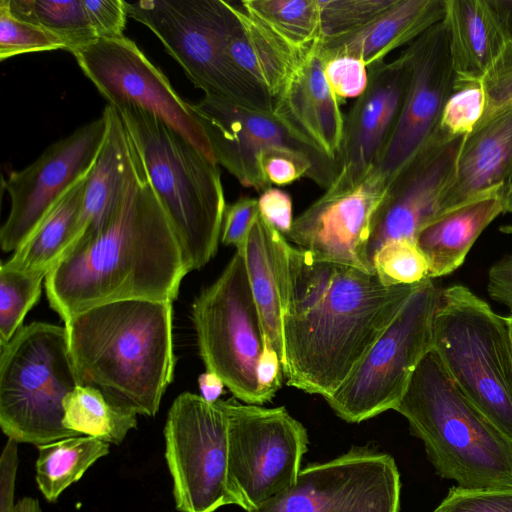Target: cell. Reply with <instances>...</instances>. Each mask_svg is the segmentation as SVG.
<instances>
[{
	"label": "cell",
	"instance_id": "obj_1",
	"mask_svg": "<svg viewBox=\"0 0 512 512\" xmlns=\"http://www.w3.org/2000/svg\"><path fill=\"white\" fill-rule=\"evenodd\" d=\"M421 283L386 286L376 274L291 246L283 315L287 385L329 398Z\"/></svg>",
	"mask_w": 512,
	"mask_h": 512
},
{
	"label": "cell",
	"instance_id": "obj_2",
	"mask_svg": "<svg viewBox=\"0 0 512 512\" xmlns=\"http://www.w3.org/2000/svg\"><path fill=\"white\" fill-rule=\"evenodd\" d=\"M187 273L180 244L135 150L113 217L73 245L46 275L44 287L50 307L65 323L116 301L172 302Z\"/></svg>",
	"mask_w": 512,
	"mask_h": 512
},
{
	"label": "cell",
	"instance_id": "obj_3",
	"mask_svg": "<svg viewBox=\"0 0 512 512\" xmlns=\"http://www.w3.org/2000/svg\"><path fill=\"white\" fill-rule=\"evenodd\" d=\"M64 324L80 385L116 407L155 416L174 374L172 302L106 303Z\"/></svg>",
	"mask_w": 512,
	"mask_h": 512
},
{
	"label": "cell",
	"instance_id": "obj_4",
	"mask_svg": "<svg viewBox=\"0 0 512 512\" xmlns=\"http://www.w3.org/2000/svg\"><path fill=\"white\" fill-rule=\"evenodd\" d=\"M394 410L442 478L463 489L512 488V442L467 399L433 350Z\"/></svg>",
	"mask_w": 512,
	"mask_h": 512
},
{
	"label": "cell",
	"instance_id": "obj_5",
	"mask_svg": "<svg viewBox=\"0 0 512 512\" xmlns=\"http://www.w3.org/2000/svg\"><path fill=\"white\" fill-rule=\"evenodd\" d=\"M115 108L189 272L201 269L217 251L227 205L218 164L155 114L131 104Z\"/></svg>",
	"mask_w": 512,
	"mask_h": 512
},
{
	"label": "cell",
	"instance_id": "obj_6",
	"mask_svg": "<svg viewBox=\"0 0 512 512\" xmlns=\"http://www.w3.org/2000/svg\"><path fill=\"white\" fill-rule=\"evenodd\" d=\"M432 350L467 399L512 442V350L506 317L462 285L441 290Z\"/></svg>",
	"mask_w": 512,
	"mask_h": 512
},
{
	"label": "cell",
	"instance_id": "obj_7",
	"mask_svg": "<svg viewBox=\"0 0 512 512\" xmlns=\"http://www.w3.org/2000/svg\"><path fill=\"white\" fill-rule=\"evenodd\" d=\"M0 426L36 446L79 436L63 425V401L80 385L65 326L33 322L0 346Z\"/></svg>",
	"mask_w": 512,
	"mask_h": 512
},
{
	"label": "cell",
	"instance_id": "obj_8",
	"mask_svg": "<svg viewBox=\"0 0 512 512\" xmlns=\"http://www.w3.org/2000/svg\"><path fill=\"white\" fill-rule=\"evenodd\" d=\"M128 16L149 28L205 96L273 114L274 99L229 58L232 10L225 0L125 1Z\"/></svg>",
	"mask_w": 512,
	"mask_h": 512
},
{
	"label": "cell",
	"instance_id": "obj_9",
	"mask_svg": "<svg viewBox=\"0 0 512 512\" xmlns=\"http://www.w3.org/2000/svg\"><path fill=\"white\" fill-rule=\"evenodd\" d=\"M191 316L206 371L216 374L235 398L263 404L257 365L265 335L240 251L196 297Z\"/></svg>",
	"mask_w": 512,
	"mask_h": 512
},
{
	"label": "cell",
	"instance_id": "obj_10",
	"mask_svg": "<svg viewBox=\"0 0 512 512\" xmlns=\"http://www.w3.org/2000/svg\"><path fill=\"white\" fill-rule=\"evenodd\" d=\"M441 288L424 280L345 382L326 399L343 420L359 423L395 409L424 356Z\"/></svg>",
	"mask_w": 512,
	"mask_h": 512
},
{
	"label": "cell",
	"instance_id": "obj_11",
	"mask_svg": "<svg viewBox=\"0 0 512 512\" xmlns=\"http://www.w3.org/2000/svg\"><path fill=\"white\" fill-rule=\"evenodd\" d=\"M228 416L227 481L235 505L247 512L291 488L307 451L305 427L285 407L224 400Z\"/></svg>",
	"mask_w": 512,
	"mask_h": 512
},
{
	"label": "cell",
	"instance_id": "obj_12",
	"mask_svg": "<svg viewBox=\"0 0 512 512\" xmlns=\"http://www.w3.org/2000/svg\"><path fill=\"white\" fill-rule=\"evenodd\" d=\"M165 459L179 512H215L235 505L228 488V416L224 400L181 393L164 426Z\"/></svg>",
	"mask_w": 512,
	"mask_h": 512
},
{
	"label": "cell",
	"instance_id": "obj_13",
	"mask_svg": "<svg viewBox=\"0 0 512 512\" xmlns=\"http://www.w3.org/2000/svg\"><path fill=\"white\" fill-rule=\"evenodd\" d=\"M71 53L109 105L131 104L155 114L217 163L192 104L178 95L134 41L124 35L100 38Z\"/></svg>",
	"mask_w": 512,
	"mask_h": 512
},
{
	"label": "cell",
	"instance_id": "obj_14",
	"mask_svg": "<svg viewBox=\"0 0 512 512\" xmlns=\"http://www.w3.org/2000/svg\"><path fill=\"white\" fill-rule=\"evenodd\" d=\"M400 487L392 456L357 447L300 470L291 488L250 512H398Z\"/></svg>",
	"mask_w": 512,
	"mask_h": 512
},
{
	"label": "cell",
	"instance_id": "obj_15",
	"mask_svg": "<svg viewBox=\"0 0 512 512\" xmlns=\"http://www.w3.org/2000/svg\"><path fill=\"white\" fill-rule=\"evenodd\" d=\"M388 185L375 166L361 177L340 172L324 193L294 218L286 238L320 260L375 274L366 248L372 220Z\"/></svg>",
	"mask_w": 512,
	"mask_h": 512
},
{
	"label": "cell",
	"instance_id": "obj_16",
	"mask_svg": "<svg viewBox=\"0 0 512 512\" xmlns=\"http://www.w3.org/2000/svg\"><path fill=\"white\" fill-rule=\"evenodd\" d=\"M108 130L105 113L50 145L27 167L3 180L11 206L0 230L5 252L18 249L76 183L92 169Z\"/></svg>",
	"mask_w": 512,
	"mask_h": 512
},
{
	"label": "cell",
	"instance_id": "obj_17",
	"mask_svg": "<svg viewBox=\"0 0 512 512\" xmlns=\"http://www.w3.org/2000/svg\"><path fill=\"white\" fill-rule=\"evenodd\" d=\"M192 107L217 164L246 188L262 192L271 187L260 169V158L274 148L306 154L332 183L340 173L337 161L299 139L273 114L208 96L193 103Z\"/></svg>",
	"mask_w": 512,
	"mask_h": 512
},
{
	"label": "cell",
	"instance_id": "obj_18",
	"mask_svg": "<svg viewBox=\"0 0 512 512\" xmlns=\"http://www.w3.org/2000/svg\"><path fill=\"white\" fill-rule=\"evenodd\" d=\"M411 76L396 125L376 168L390 181L439 130L443 108L456 87L444 20L406 48Z\"/></svg>",
	"mask_w": 512,
	"mask_h": 512
},
{
	"label": "cell",
	"instance_id": "obj_19",
	"mask_svg": "<svg viewBox=\"0 0 512 512\" xmlns=\"http://www.w3.org/2000/svg\"><path fill=\"white\" fill-rule=\"evenodd\" d=\"M464 138L439 129L389 181L367 242L366 256L372 268L373 257L383 244L401 239L415 242L418 232L436 217Z\"/></svg>",
	"mask_w": 512,
	"mask_h": 512
},
{
	"label": "cell",
	"instance_id": "obj_20",
	"mask_svg": "<svg viewBox=\"0 0 512 512\" xmlns=\"http://www.w3.org/2000/svg\"><path fill=\"white\" fill-rule=\"evenodd\" d=\"M368 85L345 117L340 172L361 177L376 166L399 118L411 76L407 49L368 69Z\"/></svg>",
	"mask_w": 512,
	"mask_h": 512
},
{
	"label": "cell",
	"instance_id": "obj_21",
	"mask_svg": "<svg viewBox=\"0 0 512 512\" xmlns=\"http://www.w3.org/2000/svg\"><path fill=\"white\" fill-rule=\"evenodd\" d=\"M273 115L299 139L338 162L345 117L325 76L319 42L274 99Z\"/></svg>",
	"mask_w": 512,
	"mask_h": 512
},
{
	"label": "cell",
	"instance_id": "obj_22",
	"mask_svg": "<svg viewBox=\"0 0 512 512\" xmlns=\"http://www.w3.org/2000/svg\"><path fill=\"white\" fill-rule=\"evenodd\" d=\"M512 170V106L480 123L461 145L454 172L440 195L437 216L501 193Z\"/></svg>",
	"mask_w": 512,
	"mask_h": 512
},
{
	"label": "cell",
	"instance_id": "obj_23",
	"mask_svg": "<svg viewBox=\"0 0 512 512\" xmlns=\"http://www.w3.org/2000/svg\"><path fill=\"white\" fill-rule=\"evenodd\" d=\"M290 248L286 237L267 223L260 213L243 243L236 248L245 262L264 335L278 353L281 364L284 361L283 315Z\"/></svg>",
	"mask_w": 512,
	"mask_h": 512
},
{
	"label": "cell",
	"instance_id": "obj_24",
	"mask_svg": "<svg viewBox=\"0 0 512 512\" xmlns=\"http://www.w3.org/2000/svg\"><path fill=\"white\" fill-rule=\"evenodd\" d=\"M232 17L226 49L231 61L275 99L313 50L290 45L252 16L241 1H228Z\"/></svg>",
	"mask_w": 512,
	"mask_h": 512
},
{
	"label": "cell",
	"instance_id": "obj_25",
	"mask_svg": "<svg viewBox=\"0 0 512 512\" xmlns=\"http://www.w3.org/2000/svg\"><path fill=\"white\" fill-rule=\"evenodd\" d=\"M445 0H396L365 28L344 38L320 44L324 60L336 56L361 59L368 69L412 43L444 18Z\"/></svg>",
	"mask_w": 512,
	"mask_h": 512
},
{
	"label": "cell",
	"instance_id": "obj_26",
	"mask_svg": "<svg viewBox=\"0 0 512 512\" xmlns=\"http://www.w3.org/2000/svg\"><path fill=\"white\" fill-rule=\"evenodd\" d=\"M456 86L478 83L509 40L490 0H445Z\"/></svg>",
	"mask_w": 512,
	"mask_h": 512
},
{
	"label": "cell",
	"instance_id": "obj_27",
	"mask_svg": "<svg viewBox=\"0 0 512 512\" xmlns=\"http://www.w3.org/2000/svg\"><path fill=\"white\" fill-rule=\"evenodd\" d=\"M504 213L503 195L495 193L466 203L428 222L415 243L429 266V279L459 268L484 229Z\"/></svg>",
	"mask_w": 512,
	"mask_h": 512
},
{
	"label": "cell",
	"instance_id": "obj_28",
	"mask_svg": "<svg viewBox=\"0 0 512 512\" xmlns=\"http://www.w3.org/2000/svg\"><path fill=\"white\" fill-rule=\"evenodd\" d=\"M86 178L62 196L11 258L3 262L7 268L46 277L63 259L81 235Z\"/></svg>",
	"mask_w": 512,
	"mask_h": 512
},
{
	"label": "cell",
	"instance_id": "obj_29",
	"mask_svg": "<svg viewBox=\"0 0 512 512\" xmlns=\"http://www.w3.org/2000/svg\"><path fill=\"white\" fill-rule=\"evenodd\" d=\"M36 460V483L49 502L80 480L100 458L106 456L110 444L92 436H73L39 445Z\"/></svg>",
	"mask_w": 512,
	"mask_h": 512
},
{
	"label": "cell",
	"instance_id": "obj_30",
	"mask_svg": "<svg viewBox=\"0 0 512 512\" xmlns=\"http://www.w3.org/2000/svg\"><path fill=\"white\" fill-rule=\"evenodd\" d=\"M63 425L78 435L120 444L137 427V414L112 405L94 387L78 385L63 401Z\"/></svg>",
	"mask_w": 512,
	"mask_h": 512
},
{
	"label": "cell",
	"instance_id": "obj_31",
	"mask_svg": "<svg viewBox=\"0 0 512 512\" xmlns=\"http://www.w3.org/2000/svg\"><path fill=\"white\" fill-rule=\"evenodd\" d=\"M11 13L59 37L67 51L99 39L87 0H8Z\"/></svg>",
	"mask_w": 512,
	"mask_h": 512
},
{
	"label": "cell",
	"instance_id": "obj_32",
	"mask_svg": "<svg viewBox=\"0 0 512 512\" xmlns=\"http://www.w3.org/2000/svg\"><path fill=\"white\" fill-rule=\"evenodd\" d=\"M244 8L290 45L311 50L321 34L318 0H242Z\"/></svg>",
	"mask_w": 512,
	"mask_h": 512
},
{
	"label": "cell",
	"instance_id": "obj_33",
	"mask_svg": "<svg viewBox=\"0 0 512 512\" xmlns=\"http://www.w3.org/2000/svg\"><path fill=\"white\" fill-rule=\"evenodd\" d=\"M44 275L0 267V346L22 327L28 311L41 295Z\"/></svg>",
	"mask_w": 512,
	"mask_h": 512
},
{
	"label": "cell",
	"instance_id": "obj_34",
	"mask_svg": "<svg viewBox=\"0 0 512 512\" xmlns=\"http://www.w3.org/2000/svg\"><path fill=\"white\" fill-rule=\"evenodd\" d=\"M396 0H318L320 44L349 36L368 26Z\"/></svg>",
	"mask_w": 512,
	"mask_h": 512
},
{
	"label": "cell",
	"instance_id": "obj_35",
	"mask_svg": "<svg viewBox=\"0 0 512 512\" xmlns=\"http://www.w3.org/2000/svg\"><path fill=\"white\" fill-rule=\"evenodd\" d=\"M372 266L386 286L414 285L429 279L428 262L411 240H392L375 253Z\"/></svg>",
	"mask_w": 512,
	"mask_h": 512
},
{
	"label": "cell",
	"instance_id": "obj_36",
	"mask_svg": "<svg viewBox=\"0 0 512 512\" xmlns=\"http://www.w3.org/2000/svg\"><path fill=\"white\" fill-rule=\"evenodd\" d=\"M64 49L67 45L55 33L15 17L8 0L0 1V60L24 53Z\"/></svg>",
	"mask_w": 512,
	"mask_h": 512
},
{
	"label": "cell",
	"instance_id": "obj_37",
	"mask_svg": "<svg viewBox=\"0 0 512 512\" xmlns=\"http://www.w3.org/2000/svg\"><path fill=\"white\" fill-rule=\"evenodd\" d=\"M485 111V94L481 83L457 85L448 98L439 129L456 137H466L479 124Z\"/></svg>",
	"mask_w": 512,
	"mask_h": 512
},
{
	"label": "cell",
	"instance_id": "obj_38",
	"mask_svg": "<svg viewBox=\"0 0 512 512\" xmlns=\"http://www.w3.org/2000/svg\"><path fill=\"white\" fill-rule=\"evenodd\" d=\"M433 512H512V488H450Z\"/></svg>",
	"mask_w": 512,
	"mask_h": 512
},
{
	"label": "cell",
	"instance_id": "obj_39",
	"mask_svg": "<svg viewBox=\"0 0 512 512\" xmlns=\"http://www.w3.org/2000/svg\"><path fill=\"white\" fill-rule=\"evenodd\" d=\"M480 83L485 94V111L479 124L512 106V40L506 42Z\"/></svg>",
	"mask_w": 512,
	"mask_h": 512
},
{
	"label": "cell",
	"instance_id": "obj_40",
	"mask_svg": "<svg viewBox=\"0 0 512 512\" xmlns=\"http://www.w3.org/2000/svg\"><path fill=\"white\" fill-rule=\"evenodd\" d=\"M324 71L338 99L358 98L368 85V68L358 58L336 56L324 60Z\"/></svg>",
	"mask_w": 512,
	"mask_h": 512
},
{
	"label": "cell",
	"instance_id": "obj_41",
	"mask_svg": "<svg viewBox=\"0 0 512 512\" xmlns=\"http://www.w3.org/2000/svg\"><path fill=\"white\" fill-rule=\"evenodd\" d=\"M258 214V199L253 197L242 196L226 205L221 231L222 243L238 248Z\"/></svg>",
	"mask_w": 512,
	"mask_h": 512
},
{
	"label": "cell",
	"instance_id": "obj_42",
	"mask_svg": "<svg viewBox=\"0 0 512 512\" xmlns=\"http://www.w3.org/2000/svg\"><path fill=\"white\" fill-rule=\"evenodd\" d=\"M258 207L262 218L286 237L294 221L291 196L279 188L268 187L260 193Z\"/></svg>",
	"mask_w": 512,
	"mask_h": 512
},
{
	"label": "cell",
	"instance_id": "obj_43",
	"mask_svg": "<svg viewBox=\"0 0 512 512\" xmlns=\"http://www.w3.org/2000/svg\"><path fill=\"white\" fill-rule=\"evenodd\" d=\"M282 364L278 353L265 336L257 365V380L264 403L270 401L281 387Z\"/></svg>",
	"mask_w": 512,
	"mask_h": 512
},
{
	"label": "cell",
	"instance_id": "obj_44",
	"mask_svg": "<svg viewBox=\"0 0 512 512\" xmlns=\"http://www.w3.org/2000/svg\"><path fill=\"white\" fill-rule=\"evenodd\" d=\"M17 442L8 439L0 459V512H13L16 473L18 468Z\"/></svg>",
	"mask_w": 512,
	"mask_h": 512
},
{
	"label": "cell",
	"instance_id": "obj_45",
	"mask_svg": "<svg viewBox=\"0 0 512 512\" xmlns=\"http://www.w3.org/2000/svg\"><path fill=\"white\" fill-rule=\"evenodd\" d=\"M487 290L490 297L505 305L512 315V255H506L492 265Z\"/></svg>",
	"mask_w": 512,
	"mask_h": 512
},
{
	"label": "cell",
	"instance_id": "obj_46",
	"mask_svg": "<svg viewBox=\"0 0 512 512\" xmlns=\"http://www.w3.org/2000/svg\"><path fill=\"white\" fill-rule=\"evenodd\" d=\"M198 385L201 392L200 396L209 403L219 400L225 386L216 374L208 371L198 377Z\"/></svg>",
	"mask_w": 512,
	"mask_h": 512
},
{
	"label": "cell",
	"instance_id": "obj_47",
	"mask_svg": "<svg viewBox=\"0 0 512 512\" xmlns=\"http://www.w3.org/2000/svg\"><path fill=\"white\" fill-rule=\"evenodd\" d=\"M496 10L506 35L512 40V0H490Z\"/></svg>",
	"mask_w": 512,
	"mask_h": 512
},
{
	"label": "cell",
	"instance_id": "obj_48",
	"mask_svg": "<svg viewBox=\"0 0 512 512\" xmlns=\"http://www.w3.org/2000/svg\"><path fill=\"white\" fill-rule=\"evenodd\" d=\"M13 512H42L37 499L24 497L16 502Z\"/></svg>",
	"mask_w": 512,
	"mask_h": 512
},
{
	"label": "cell",
	"instance_id": "obj_49",
	"mask_svg": "<svg viewBox=\"0 0 512 512\" xmlns=\"http://www.w3.org/2000/svg\"><path fill=\"white\" fill-rule=\"evenodd\" d=\"M503 205H504V213L511 212L512 213V170L506 180L503 189Z\"/></svg>",
	"mask_w": 512,
	"mask_h": 512
},
{
	"label": "cell",
	"instance_id": "obj_50",
	"mask_svg": "<svg viewBox=\"0 0 512 512\" xmlns=\"http://www.w3.org/2000/svg\"><path fill=\"white\" fill-rule=\"evenodd\" d=\"M506 319H507V324H508L510 344H511V350H512V315H509L508 317H506Z\"/></svg>",
	"mask_w": 512,
	"mask_h": 512
}]
</instances>
